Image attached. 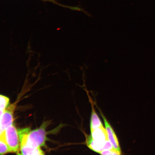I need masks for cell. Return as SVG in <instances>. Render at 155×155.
Returning <instances> with one entry per match:
<instances>
[{
  "mask_svg": "<svg viewBox=\"0 0 155 155\" xmlns=\"http://www.w3.org/2000/svg\"><path fill=\"white\" fill-rule=\"evenodd\" d=\"M46 123H44L38 128L30 131L26 141L21 143V145H26L34 148L44 146L46 139Z\"/></svg>",
  "mask_w": 155,
  "mask_h": 155,
  "instance_id": "cell-1",
  "label": "cell"
},
{
  "mask_svg": "<svg viewBox=\"0 0 155 155\" xmlns=\"http://www.w3.org/2000/svg\"><path fill=\"white\" fill-rule=\"evenodd\" d=\"M6 143L10 152H17L19 150V140L18 132L13 125L5 130Z\"/></svg>",
  "mask_w": 155,
  "mask_h": 155,
  "instance_id": "cell-2",
  "label": "cell"
},
{
  "mask_svg": "<svg viewBox=\"0 0 155 155\" xmlns=\"http://www.w3.org/2000/svg\"><path fill=\"white\" fill-rule=\"evenodd\" d=\"M16 104L14 103L6 108L0 119V125L5 130L13 125L14 121V114Z\"/></svg>",
  "mask_w": 155,
  "mask_h": 155,
  "instance_id": "cell-3",
  "label": "cell"
},
{
  "mask_svg": "<svg viewBox=\"0 0 155 155\" xmlns=\"http://www.w3.org/2000/svg\"><path fill=\"white\" fill-rule=\"evenodd\" d=\"M100 114L104 122V125H105L108 140L111 143L114 150L121 152L119 141L115 131H114L111 125L108 123L105 116L101 112Z\"/></svg>",
  "mask_w": 155,
  "mask_h": 155,
  "instance_id": "cell-4",
  "label": "cell"
},
{
  "mask_svg": "<svg viewBox=\"0 0 155 155\" xmlns=\"http://www.w3.org/2000/svg\"><path fill=\"white\" fill-rule=\"evenodd\" d=\"M86 143L87 146L90 150L98 153L103 150L113 149L109 140L104 142H97L93 140L91 136L87 137Z\"/></svg>",
  "mask_w": 155,
  "mask_h": 155,
  "instance_id": "cell-5",
  "label": "cell"
},
{
  "mask_svg": "<svg viewBox=\"0 0 155 155\" xmlns=\"http://www.w3.org/2000/svg\"><path fill=\"white\" fill-rule=\"evenodd\" d=\"M91 131V137L94 141L104 142L108 140L106 130L104 127L98 128Z\"/></svg>",
  "mask_w": 155,
  "mask_h": 155,
  "instance_id": "cell-6",
  "label": "cell"
},
{
  "mask_svg": "<svg viewBox=\"0 0 155 155\" xmlns=\"http://www.w3.org/2000/svg\"><path fill=\"white\" fill-rule=\"evenodd\" d=\"M92 111L90 121V130L91 131L98 128L104 127L101 120L96 113L92 103Z\"/></svg>",
  "mask_w": 155,
  "mask_h": 155,
  "instance_id": "cell-7",
  "label": "cell"
},
{
  "mask_svg": "<svg viewBox=\"0 0 155 155\" xmlns=\"http://www.w3.org/2000/svg\"><path fill=\"white\" fill-rule=\"evenodd\" d=\"M21 152L23 155H43V151L40 147L34 148L26 145H21Z\"/></svg>",
  "mask_w": 155,
  "mask_h": 155,
  "instance_id": "cell-8",
  "label": "cell"
},
{
  "mask_svg": "<svg viewBox=\"0 0 155 155\" xmlns=\"http://www.w3.org/2000/svg\"><path fill=\"white\" fill-rule=\"evenodd\" d=\"M9 98L5 96L0 94V110H5L8 106Z\"/></svg>",
  "mask_w": 155,
  "mask_h": 155,
  "instance_id": "cell-9",
  "label": "cell"
},
{
  "mask_svg": "<svg viewBox=\"0 0 155 155\" xmlns=\"http://www.w3.org/2000/svg\"><path fill=\"white\" fill-rule=\"evenodd\" d=\"M10 152L8 146L5 141L0 140V154H5Z\"/></svg>",
  "mask_w": 155,
  "mask_h": 155,
  "instance_id": "cell-10",
  "label": "cell"
},
{
  "mask_svg": "<svg viewBox=\"0 0 155 155\" xmlns=\"http://www.w3.org/2000/svg\"><path fill=\"white\" fill-rule=\"evenodd\" d=\"M121 152L116 150L114 149L106 150L102 151L99 154L101 155H120Z\"/></svg>",
  "mask_w": 155,
  "mask_h": 155,
  "instance_id": "cell-11",
  "label": "cell"
},
{
  "mask_svg": "<svg viewBox=\"0 0 155 155\" xmlns=\"http://www.w3.org/2000/svg\"><path fill=\"white\" fill-rule=\"evenodd\" d=\"M40 1L44 2H50L54 4L60 6L64 8H67L71 9V6H67L61 4L59 3H58L57 1H56L55 0H40Z\"/></svg>",
  "mask_w": 155,
  "mask_h": 155,
  "instance_id": "cell-12",
  "label": "cell"
},
{
  "mask_svg": "<svg viewBox=\"0 0 155 155\" xmlns=\"http://www.w3.org/2000/svg\"><path fill=\"white\" fill-rule=\"evenodd\" d=\"M0 140L5 141L6 142L5 135V130L2 128L1 125H0Z\"/></svg>",
  "mask_w": 155,
  "mask_h": 155,
  "instance_id": "cell-13",
  "label": "cell"
},
{
  "mask_svg": "<svg viewBox=\"0 0 155 155\" xmlns=\"http://www.w3.org/2000/svg\"><path fill=\"white\" fill-rule=\"evenodd\" d=\"M4 111L3 110H0V119H1V117Z\"/></svg>",
  "mask_w": 155,
  "mask_h": 155,
  "instance_id": "cell-14",
  "label": "cell"
}]
</instances>
